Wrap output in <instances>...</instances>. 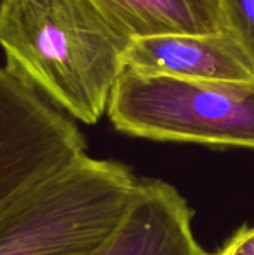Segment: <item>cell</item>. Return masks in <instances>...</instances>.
Wrapping results in <instances>:
<instances>
[{"instance_id":"6da1fadb","label":"cell","mask_w":254,"mask_h":255,"mask_svg":"<svg viewBox=\"0 0 254 255\" xmlns=\"http://www.w3.org/2000/svg\"><path fill=\"white\" fill-rule=\"evenodd\" d=\"M130 42L91 0H0L4 69L84 124L108 111Z\"/></svg>"},{"instance_id":"7a4b0ae2","label":"cell","mask_w":254,"mask_h":255,"mask_svg":"<svg viewBox=\"0 0 254 255\" xmlns=\"http://www.w3.org/2000/svg\"><path fill=\"white\" fill-rule=\"evenodd\" d=\"M138 182L120 163L79 157L0 208V255H93Z\"/></svg>"},{"instance_id":"3957f363","label":"cell","mask_w":254,"mask_h":255,"mask_svg":"<svg viewBox=\"0 0 254 255\" xmlns=\"http://www.w3.org/2000/svg\"><path fill=\"white\" fill-rule=\"evenodd\" d=\"M106 112L126 134L254 149V81H198L126 69Z\"/></svg>"},{"instance_id":"277c9868","label":"cell","mask_w":254,"mask_h":255,"mask_svg":"<svg viewBox=\"0 0 254 255\" xmlns=\"http://www.w3.org/2000/svg\"><path fill=\"white\" fill-rule=\"evenodd\" d=\"M82 155L73 121L0 67V208Z\"/></svg>"},{"instance_id":"5b68a950","label":"cell","mask_w":254,"mask_h":255,"mask_svg":"<svg viewBox=\"0 0 254 255\" xmlns=\"http://www.w3.org/2000/svg\"><path fill=\"white\" fill-rule=\"evenodd\" d=\"M93 255H208L192 229V211L169 184L139 181L111 236Z\"/></svg>"},{"instance_id":"8992f818","label":"cell","mask_w":254,"mask_h":255,"mask_svg":"<svg viewBox=\"0 0 254 255\" xmlns=\"http://www.w3.org/2000/svg\"><path fill=\"white\" fill-rule=\"evenodd\" d=\"M126 69L198 81H254V69L229 31L171 34L132 40Z\"/></svg>"},{"instance_id":"52a82bcc","label":"cell","mask_w":254,"mask_h":255,"mask_svg":"<svg viewBox=\"0 0 254 255\" xmlns=\"http://www.w3.org/2000/svg\"><path fill=\"white\" fill-rule=\"evenodd\" d=\"M127 39L228 31L222 0H91Z\"/></svg>"},{"instance_id":"ba28073f","label":"cell","mask_w":254,"mask_h":255,"mask_svg":"<svg viewBox=\"0 0 254 255\" xmlns=\"http://www.w3.org/2000/svg\"><path fill=\"white\" fill-rule=\"evenodd\" d=\"M228 31L237 39L254 69V0H222Z\"/></svg>"},{"instance_id":"9c48e42d","label":"cell","mask_w":254,"mask_h":255,"mask_svg":"<svg viewBox=\"0 0 254 255\" xmlns=\"http://www.w3.org/2000/svg\"><path fill=\"white\" fill-rule=\"evenodd\" d=\"M208 255H254V227L240 229L219 251Z\"/></svg>"}]
</instances>
